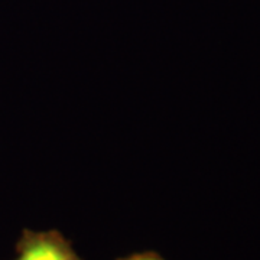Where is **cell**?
I'll use <instances>...</instances> for the list:
<instances>
[{"label":"cell","instance_id":"1","mask_svg":"<svg viewBox=\"0 0 260 260\" xmlns=\"http://www.w3.org/2000/svg\"><path fill=\"white\" fill-rule=\"evenodd\" d=\"M13 260H83L71 242L58 230H23Z\"/></svg>","mask_w":260,"mask_h":260},{"label":"cell","instance_id":"2","mask_svg":"<svg viewBox=\"0 0 260 260\" xmlns=\"http://www.w3.org/2000/svg\"><path fill=\"white\" fill-rule=\"evenodd\" d=\"M117 260H165L162 256H159L155 251H143V253H135L126 257H120Z\"/></svg>","mask_w":260,"mask_h":260}]
</instances>
